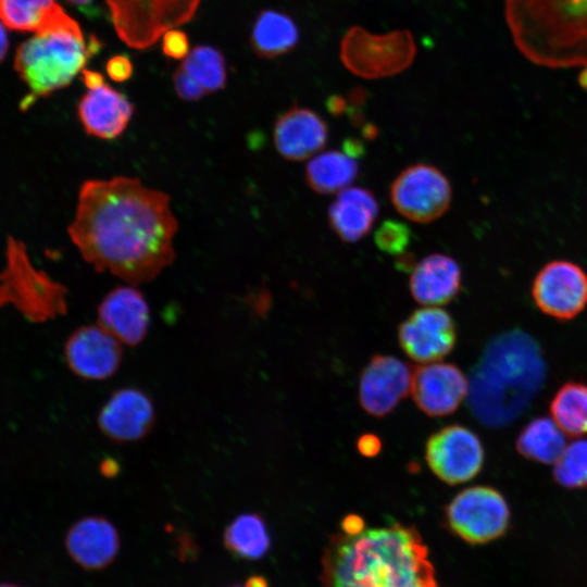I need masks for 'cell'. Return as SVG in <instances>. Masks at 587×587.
Instances as JSON below:
<instances>
[{"label": "cell", "mask_w": 587, "mask_h": 587, "mask_svg": "<svg viewBox=\"0 0 587 587\" xmlns=\"http://www.w3.org/2000/svg\"><path fill=\"white\" fill-rule=\"evenodd\" d=\"M546 376L537 342L514 329L500 334L486 347L469 383L470 405L490 427L505 426L530 405Z\"/></svg>", "instance_id": "3957f363"}, {"label": "cell", "mask_w": 587, "mask_h": 587, "mask_svg": "<svg viewBox=\"0 0 587 587\" xmlns=\"http://www.w3.org/2000/svg\"><path fill=\"white\" fill-rule=\"evenodd\" d=\"M97 314L98 325L121 344L137 346L147 336L149 305L134 285L112 289L100 302Z\"/></svg>", "instance_id": "2e32d148"}, {"label": "cell", "mask_w": 587, "mask_h": 587, "mask_svg": "<svg viewBox=\"0 0 587 587\" xmlns=\"http://www.w3.org/2000/svg\"><path fill=\"white\" fill-rule=\"evenodd\" d=\"M327 214L332 229L341 240L357 242L373 226L378 214V203L370 190L347 187L338 192Z\"/></svg>", "instance_id": "44dd1931"}, {"label": "cell", "mask_w": 587, "mask_h": 587, "mask_svg": "<svg viewBox=\"0 0 587 587\" xmlns=\"http://www.w3.org/2000/svg\"><path fill=\"white\" fill-rule=\"evenodd\" d=\"M101 46L95 35L86 42L82 30L66 29L35 34L22 42L14 58V68L29 89L22 107L67 87Z\"/></svg>", "instance_id": "277c9868"}, {"label": "cell", "mask_w": 587, "mask_h": 587, "mask_svg": "<svg viewBox=\"0 0 587 587\" xmlns=\"http://www.w3.org/2000/svg\"><path fill=\"white\" fill-rule=\"evenodd\" d=\"M155 423V410L149 396L134 387L115 390L102 405L98 425L103 435L117 444L145 438Z\"/></svg>", "instance_id": "5bb4252c"}, {"label": "cell", "mask_w": 587, "mask_h": 587, "mask_svg": "<svg viewBox=\"0 0 587 587\" xmlns=\"http://www.w3.org/2000/svg\"><path fill=\"white\" fill-rule=\"evenodd\" d=\"M227 587H243V586H240V585H232V586H227Z\"/></svg>", "instance_id": "bcb514c9"}, {"label": "cell", "mask_w": 587, "mask_h": 587, "mask_svg": "<svg viewBox=\"0 0 587 587\" xmlns=\"http://www.w3.org/2000/svg\"><path fill=\"white\" fill-rule=\"evenodd\" d=\"M449 528L463 540L485 544L500 537L508 528L510 511L500 492L476 486L459 492L446 507Z\"/></svg>", "instance_id": "52a82bcc"}, {"label": "cell", "mask_w": 587, "mask_h": 587, "mask_svg": "<svg viewBox=\"0 0 587 587\" xmlns=\"http://www.w3.org/2000/svg\"><path fill=\"white\" fill-rule=\"evenodd\" d=\"M425 459L440 480L457 485L472 479L480 471L484 450L472 430L461 425H449L428 438Z\"/></svg>", "instance_id": "9c48e42d"}, {"label": "cell", "mask_w": 587, "mask_h": 587, "mask_svg": "<svg viewBox=\"0 0 587 587\" xmlns=\"http://www.w3.org/2000/svg\"><path fill=\"white\" fill-rule=\"evenodd\" d=\"M551 414L563 433L571 436L587 433V387L563 386L551 403Z\"/></svg>", "instance_id": "83f0119b"}, {"label": "cell", "mask_w": 587, "mask_h": 587, "mask_svg": "<svg viewBox=\"0 0 587 587\" xmlns=\"http://www.w3.org/2000/svg\"><path fill=\"white\" fill-rule=\"evenodd\" d=\"M412 233L407 224L397 220H386L375 232L376 247L388 254L398 255L405 252Z\"/></svg>", "instance_id": "f546056e"}, {"label": "cell", "mask_w": 587, "mask_h": 587, "mask_svg": "<svg viewBox=\"0 0 587 587\" xmlns=\"http://www.w3.org/2000/svg\"><path fill=\"white\" fill-rule=\"evenodd\" d=\"M163 53L172 59H185L189 53V40L185 32L180 29H170L163 35Z\"/></svg>", "instance_id": "4dcf8cb0"}, {"label": "cell", "mask_w": 587, "mask_h": 587, "mask_svg": "<svg viewBox=\"0 0 587 587\" xmlns=\"http://www.w3.org/2000/svg\"><path fill=\"white\" fill-rule=\"evenodd\" d=\"M403 352L420 363L441 360L454 347L457 335L451 315L439 308L415 310L398 328Z\"/></svg>", "instance_id": "8fae6325"}, {"label": "cell", "mask_w": 587, "mask_h": 587, "mask_svg": "<svg viewBox=\"0 0 587 587\" xmlns=\"http://www.w3.org/2000/svg\"><path fill=\"white\" fill-rule=\"evenodd\" d=\"M415 54L414 38L407 29L377 35L353 26L340 43V60L345 67L366 79L401 73L412 64Z\"/></svg>", "instance_id": "5b68a950"}, {"label": "cell", "mask_w": 587, "mask_h": 587, "mask_svg": "<svg viewBox=\"0 0 587 587\" xmlns=\"http://www.w3.org/2000/svg\"><path fill=\"white\" fill-rule=\"evenodd\" d=\"M123 358L121 342L99 325L76 329L65 344V360L79 377L102 380L111 377Z\"/></svg>", "instance_id": "9a60e30c"}, {"label": "cell", "mask_w": 587, "mask_h": 587, "mask_svg": "<svg viewBox=\"0 0 587 587\" xmlns=\"http://www.w3.org/2000/svg\"><path fill=\"white\" fill-rule=\"evenodd\" d=\"M243 587H268V583L261 575H252L246 579Z\"/></svg>", "instance_id": "7bdbcfd3"}, {"label": "cell", "mask_w": 587, "mask_h": 587, "mask_svg": "<svg viewBox=\"0 0 587 587\" xmlns=\"http://www.w3.org/2000/svg\"><path fill=\"white\" fill-rule=\"evenodd\" d=\"M66 551L87 571H101L116 559L121 539L116 527L105 517L86 516L74 523L65 537Z\"/></svg>", "instance_id": "e0dca14e"}, {"label": "cell", "mask_w": 587, "mask_h": 587, "mask_svg": "<svg viewBox=\"0 0 587 587\" xmlns=\"http://www.w3.org/2000/svg\"><path fill=\"white\" fill-rule=\"evenodd\" d=\"M299 38L298 26L288 14L266 9L257 16L249 41L258 57L273 59L294 50Z\"/></svg>", "instance_id": "603a6c76"}, {"label": "cell", "mask_w": 587, "mask_h": 587, "mask_svg": "<svg viewBox=\"0 0 587 587\" xmlns=\"http://www.w3.org/2000/svg\"><path fill=\"white\" fill-rule=\"evenodd\" d=\"M105 70L109 77L117 83L129 79L134 72L133 63L125 54L110 58L105 63Z\"/></svg>", "instance_id": "d6a6232c"}, {"label": "cell", "mask_w": 587, "mask_h": 587, "mask_svg": "<svg viewBox=\"0 0 587 587\" xmlns=\"http://www.w3.org/2000/svg\"><path fill=\"white\" fill-rule=\"evenodd\" d=\"M412 369L392 355H374L363 369L359 400L369 414L382 417L411 391Z\"/></svg>", "instance_id": "7c38bea8"}, {"label": "cell", "mask_w": 587, "mask_h": 587, "mask_svg": "<svg viewBox=\"0 0 587 587\" xmlns=\"http://www.w3.org/2000/svg\"><path fill=\"white\" fill-rule=\"evenodd\" d=\"M323 587H437L428 550L414 526L395 523L332 537Z\"/></svg>", "instance_id": "7a4b0ae2"}, {"label": "cell", "mask_w": 587, "mask_h": 587, "mask_svg": "<svg viewBox=\"0 0 587 587\" xmlns=\"http://www.w3.org/2000/svg\"><path fill=\"white\" fill-rule=\"evenodd\" d=\"M469 392V383L453 364L432 362L412 369L411 394L417 408L430 417L454 412Z\"/></svg>", "instance_id": "4fadbf2b"}, {"label": "cell", "mask_w": 587, "mask_h": 587, "mask_svg": "<svg viewBox=\"0 0 587 587\" xmlns=\"http://www.w3.org/2000/svg\"><path fill=\"white\" fill-rule=\"evenodd\" d=\"M80 73L83 76L84 84L86 85L88 89L95 88L104 84L102 74L98 72L84 68Z\"/></svg>", "instance_id": "d590c367"}, {"label": "cell", "mask_w": 587, "mask_h": 587, "mask_svg": "<svg viewBox=\"0 0 587 587\" xmlns=\"http://www.w3.org/2000/svg\"><path fill=\"white\" fill-rule=\"evenodd\" d=\"M201 0H105L114 29L128 47L153 46L167 30L189 22Z\"/></svg>", "instance_id": "8992f818"}, {"label": "cell", "mask_w": 587, "mask_h": 587, "mask_svg": "<svg viewBox=\"0 0 587 587\" xmlns=\"http://www.w3.org/2000/svg\"><path fill=\"white\" fill-rule=\"evenodd\" d=\"M9 48V40L5 28L0 22V62L4 59Z\"/></svg>", "instance_id": "b9f144b4"}, {"label": "cell", "mask_w": 587, "mask_h": 587, "mask_svg": "<svg viewBox=\"0 0 587 587\" xmlns=\"http://www.w3.org/2000/svg\"><path fill=\"white\" fill-rule=\"evenodd\" d=\"M452 190L449 179L436 166L417 163L404 168L390 186V200L404 217L416 223H430L450 207Z\"/></svg>", "instance_id": "ba28073f"}, {"label": "cell", "mask_w": 587, "mask_h": 587, "mask_svg": "<svg viewBox=\"0 0 587 587\" xmlns=\"http://www.w3.org/2000/svg\"><path fill=\"white\" fill-rule=\"evenodd\" d=\"M174 89L185 101H197L208 95L180 66L173 74Z\"/></svg>", "instance_id": "1f68e13d"}, {"label": "cell", "mask_w": 587, "mask_h": 587, "mask_svg": "<svg viewBox=\"0 0 587 587\" xmlns=\"http://www.w3.org/2000/svg\"><path fill=\"white\" fill-rule=\"evenodd\" d=\"M0 22L10 29L35 34L82 30L54 0H0Z\"/></svg>", "instance_id": "7402d4cb"}, {"label": "cell", "mask_w": 587, "mask_h": 587, "mask_svg": "<svg viewBox=\"0 0 587 587\" xmlns=\"http://www.w3.org/2000/svg\"><path fill=\"white\" fill-rule=\"evenodd\" d=\"M346 108V100L340 96H333L327 100V109L333 115H340Z\"/></svg>", "instance_id": "8d00e7d4"}, {"label": "cell", "mask_w": 587, "mask_h": 587, "mask_svg": "<svg viewBox=\"0 0 587 587\" xmlns=\"http://www.w3.org/2000/svg\"><path fill=\"white\" fill-rule=\"evenodd\" d=\"M341 528L345 534L355 535L364 529V522L361 516L349 514L344 519Z\"/></svg>", "instance_id": "e575fe53"}, {"label": "cell", "mask_w": 587, "mask_h": 587, "mask_svg": "<svg viewBox=\"0 0 587 587\" xmlns=\"http://www.w3.org/2000/svg\"><path fill=\"white\" fill-rule=\"evenodd\" d=\"M0 587H21V586L14 585V584H8V583H4V584H0Z\"/></svg>", "instance_id": "f6af8a7d"}, {"label": "cell", "mask_w": 587, "mask_h": 587, "mask_svg": "<svg viewBox=\"0 0 587 587\" xmlns=\"http://www.w3.org/2000/svg\"><path fill=\"white\" fill-rule=\"evenodd\" d=\"M208 95L223 89L227 68L223 53L215 47H195L179 65Z\"/></svg>", "instance_id": "4316f807"}, {"label": "cell", "mask_w": 587, "mask_h": 587, "mask_svg": "<svg viewBox=\"0 0 587 587\" xmlns=\"http://www.w3.org/2000/svg\"><path fill=\"white\" fill-rule=\"evenodd\" d=\"M516 447L520 453L528 459L553 463L565 448V438L554 421L540 417L523 429Z\"/></svg>", "instance_id": "484cf974"}, {"label": "cell", "mask_w": 587, "mask_h": 587, "mask_svg": "<svg viewBox=\"0 0 587 587\" xmlns=\"http://www.w3.org/2000/svg\"><path fill=\"white\" fill-rule=\"evenodd\" d=\"M459 264L449 255L434 253L421 260L412 270L410 290L421 304L435 307L453 300L461 289Z\"/></svg>", "instance_id": "ffe728a7"}, {"label": "cell", "mask_w": 587, "mask_h": 587, "mask_svg": "<svg viewBox=\"0 0 587 587\" xmlns=\"http://www.w3.org/2000/svg\"><path fill=\"white\" fill-rule=\"evenodd\" d=\"M135 108L125 95L105 83L88 89L77 104L78 120L85 132L111 140L127 128Z\"/></svg>", "instance_id": "ac0fdd59"}, {"label": "cell", "mask_w": 587, "mask_h": 587, "mask_svg": "<svg viewBox=\"0 0 587 587\" xmlns=\"http://www.w3.org/2000/svg\"><path fill=\"white\" fill-rule=\"evenodd\" d=\"M273 138L275 148L283 158L302 161L325 146L328 127L311 109L292 107L277 117Z\"/></svg>", "instance_id": "d6986e66"}, {"label": "cell", "mask_w": 587, "mask_h": 587, "mask_svg": "<svg viewBox=\"0 0 587 587\" xmlns=\"http://www.w3.org/2000/svg\"><path fill=\"white\" fill-rule=\"evenodd\" d=\"M366 99V92L362 88H354L349 93V101L351 104L360 107Z\"/></svg>", "instance_id": "60d3db41"}, {"label": "cell", "mask_w": 587, "mask_h": 587, "mask_svg": "<svg viewBox=\"0 0 587 587\" xmlns=\"http://www.w3.org/2000/svg\"><path fill=\"white\" fill-rule=\"evenodd\" d=\"M223 544L238 559L259 560L268 551L271 537L261 515L242 513L226 526Z\"/></svg>", "instance_id": "d4e9b609"}, {"label": "cell", "mask_w": 587, "mask_h": 587, "mask_svg": "<svg viewBox=\"0 0 587 587\" xmlns=\"http://www.w3.org/2000/svg\"><path fill=\"white\" fill-rule=\"evenodd\" d=\"M380 440L374 434H364L357 441L359 452L367 458L375 457L380 451Z\"/></svg>", "instance_id": "836d02e7"}, {"label": "cell", "mask_w": 587, "mask_h": 587, "mask_svg": "<svg viewBox=\"0 0 587 587\" xmlns=\"http://www.w3.org/2000/svg\"><path fill=\"white\" fill-rule=\"evenodd\" d=\"M116 460L107 458L100 462V473L105 477H114L118 472Z\"/></svg>", "instance_id": "74e56055"}, {"label": "cell", "mask_w": 587, "mask_h": 587, "mask_svg": "<svg viewBox=\"0 0 587 587\" xmlns=\"http://www.w3.org/2000/svg\"><path fill=\"white\" fill-rule=\"evenodd\" d=\"M532 294L542 312L558 319H572L587 303V275L575 263L552 261L536 275Z\"/></svg>", "instance_id": "30bf717a"}, {"label": "cell", "mask_w": 587, "mask_h": 587, "mask_svg": "<svg viewBox=\"0 0 587 587\" xmlns=\"http://www.w3.org/2000/svg\"><path fill=\"white\" fill-rule=\"evenodd\" d=\"M415 259L413 254L409 252H403L401 254H398V258L396 260V267L401 271H412L414 268Z\"/></svg>", "instance_id": "ab89813d"}, {"label": "cell", "mask_w": 587, "mask_h": 587, "mask_svg": "<svg viewBox=\"0 0 587 587\" xmlns=\"http://www.w3.org/2000/svg\"><path fill=\"white\" fill-rule=\"evenodd\" d=\"M344 151L350 157L357 158L363 153L364 147L358 139H347L344 142Z\"/></svg>", "instance_id": "f35d334b"}, {"label": "cell", "mask_w": 587, "mask_h": 587, "mask_svg": "<svg viewBox=\"0 0 587 587\" xmlns=\"http://www.w3.org/2000/svg\"><path fill=\"white\" fill-rule=\"evenodd\" d=\"M65 1L74 5L84 7V5L89 4L92 0H65Z\"/></svg>", "instance_id": "ee69618b"}, {"label": "cell", "mask_w": 587, "mask_h": 587, "mask_svg": "<svg viewBox=\"0 0 587 587\" xmlns=\"http://www.w3.org/2000/svg\"><path fill=\"white\" fill-rule=\"evenodd\" d=\"M553 475L565 487L587 485V440H578L564 448L555 461Z\"/></svg>", "instance_id": "f1b7e54d"}, {"label": "cell", "mask_w": 587, "mask_h": 587, "mask_svg": "<svg viewBox=\"0 0 587 587\" xmlns=\"http://www.w3.org/2000/svg\"><path fill=\"white\" fill-rule=\"evenodd\" d=\"M358 173L355 158L345 151L328 150L310 160L305 167V179L315 192L330 195L349 187Z\"/></svg>", "instance_id": "cb8c5ba5"}, {"label": "cell", "mask_w": 587, "mask_h": 587, "mask_svg": "<svg viewBox=\"0 0 587 587\" xmlns=\"http://www.w3.org/2000/svg\"><path fill=\"white\" fill-rule=\"evenodd\" d=\"M177 229L167 193L136 177L114 176L82 184L67 232L96 271L140 285L173 263Z\"/></svg>", "instance_id": "6da1fadb"}]
</instances>
